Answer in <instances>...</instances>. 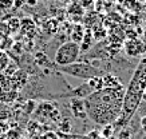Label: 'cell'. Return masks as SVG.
<instances>
[{
  "label": "cell",
  "mask_w": 146,
  "mask_h": 139,
  "mask_svg": "<svg viewBox=\"0 0 146 139\" xmlns=\"http://www.w3.org/2000/svg\"><path fill=\"white\" fill-rule=\"evenodd\" d=\"M125 90L122 87L102 88L94 91L83 99L87 117L97 125H113L118 121L122 111Z\"/></svg>",
  "instance_id": "1"
},
{
  "label": "cell",
  "mask_w": 146,
  "mask_h": 139,
  "mask_svg": "<svg viewBox=\"0 0 146 139\" xmlns=\"http://www.w3.org/2000/svg\"><path fill=\"white\" fill-rule=\"evenodd\" d=\"M146 90V58L142 59L139 64L137 66L135 71L129 80L127 88L125 90L123 96V104H122V111L121 117L118 121L115 122V125L123 128L129 122L133 119L134 114L137 112L138 107L141 106L143 94Z\"/></svg>",
  "instance_id": "2"
},
{
  "label": "cell",
  "mask_w": 146,
  "mask_h": 139,
  "mask_svg": "<svg viewBox=\"0 0 146 139\" xmlns=\"http://www.w3.org/2000/svg\"><path fill=\"white\" fill-rule=\"evenodd\" d=\"M58 70L66 75H70V76L76 78V79H82L84 82H87L94 76L103 75V72L99 68L89 62H75L68 64V66H64V67H58Z\"/></svg>",
  "instance_id": "3"
},
{
  "label": "cell",
  "mask_w": 146,
  "mask_h": 139,
  "mask_svg": "<svg viewBox=\"0 0 146 139\" xmlns=\"http://www.w3.org/2000/svg\"><path fill=\"white\" fill-rule=\"evenodd\" d=\"M80 56L79 43L72 40H67L59 45L54 54V62L56 67H64L71 63L78 62Z\"/></svg>",
  "instance_id": "4"
},
{
  "label": "cell",
  "mask_w": 146,
  "mask_h": 139,
  "mask_svg": "<svg viewBox=\"0 0 146 139\" xmlns=\"http://www.w3.org/2000/svg\"><path fill=\"white\" fill-rule=\"evenodd\" d=\"M125 52L129 56H141L146 52V43L138 39H130L125 43Z\"/></svg>",
  "instance_id": "5"
},
{
  "label": "cell",
  "mask_w": 146,
  "mask_h": 139,
  "mask_svg": "<svg viewBox=\"0 0 146 139\" xmlns=\"http://www.w3.org/2000/svg\"><path fill=\"white\" fill-rule=\"evenodd\" d=\"M35 31H36L35 22H34L31 18L27 16V18L20 19V34H22L24 38L32 39V36L35 35Z\"/></svg>",
  "instance_id": "6"
},
{
  "label": "cell",
  "mask_w": 146,
  "mask_h": 139,
  "mask_svg": "<svg viewBox=\"0 0 146 139\" xmlns=\"http://www.w3.org/2000/svg\"><path fill=\"white\" fill-rule=\"evenodd\" d=\"M91 92H94L93 88L89 86V83L86 82V83H83V84L78 86L76 88H74V90H71L70 92H67L66 96H74V98H79V99H86L87 96H89Z\"/></svg>",
  "instance_id": "7"
},
{
  "label": "cell",
  "mask_w": 146,
  "mask_h": 139,
  "mask_svg": "<svg viewBox=\"0 0 146 139\" xmlns=\"http://www.w3.org/2000/svg\"><path fill=\"white\" fill-rule=\"evenodd\" d=\"M71 110L74 112V115L79 119H84L87 118V114H86V110H84V102L83 99L75 98L71 100Z\"/></svg>",
  "instance_id": "8"
},
{
  "label": "cell",
  "mask_w": 146,
  "mask_h": 139,
  "mask_svg": "<svg viewBox=\"0 0 146 139\" xmlns=\"http://www.w3.org/2000/svg\"><path fill=\"white\" fill-rule=\"evenodd\" d=\"M11 82L12 84L15 86V88H20V87H24L26 83L28 82V75H27L26 71H22V70H18V71L11 76Z\"/></svg>",
  "instance_id": "9"
},
{
  "label": "cell",
  "mask_w": 146,
  "mask_h": 139,
  "mask_svg": "<svg viewBox=\"0 0 146 139\" xmlns=\"http://www.w3.org/2000/svg\"><path fill=\"white\" fill-rule=\"evenodd\" d=\"M103 88H115V87H122V83L114 74H103Z\"/></svg>",
  "instance_id": "10"
},
{
  "label": "cell",
  "mask_w": 146,
  "mask_h": 139,
  "mask_svg": "<svg viewBox=\"0 0 146 139\" xmlns=\"http://www.w3.org/2000/svg\"><path fill=\"white\" fill-rule=\"evenodd\" d=\"M11 63V59H9V55L7 54V51H3L0 49V72H3L7 70V67L9 66Z\"/></svg>",
  "instance_id": "11"
},
{
  "label": "cell",
  "mask_w": 146,
  "mask_h": 139,
  "mask_svg": "<svg viewBox=\"0 0 146 139\" xmlns=\"http://www.w3.org/2000/svg\"><path fill=\"white\" fill-rule=\"evenodd\" d=\"M7 24H8V28H9V32L11 34H16V32H20V19L18 18H9L8 20H5Z\"/></svg>",
  "instance_id": "12"
},
{
  "label": "cell",
  "mask_w": 146,
  "mask_h": 139,
  "mask_svg": "<svg viewBox=\"0 0 146 139\" xmlns=\"http://www.w3.org/2000/svg\"><path fill=\"white\" fill-rule=\"evenodd\" d=\"M13 40L11 39V36H3L0 38V49L3 51H8L9 48H12Z\"/></svg>",
  "instance_id": "13"
},
{
  "label": "cell",
  "mask_w": 146,
  "mask_h": 139,
  "mask_svg": "<svg viewBox=\"0 0 146 139\" xmlns=\"http://www.w3.org/2000/svg\"><path fill=\"white\" fill-rule=\"evenodd\" d=\"M114 131H115L114 125H105L101 134H102V136H103L105 139H110L111 136L114 135Z\"/></svg>",
  "instance_id": "14"
},
{
  "label": "cell",
  "mask_w": 146,
  "mask_h": 139,
  "mask_svg": "<svg viewBox=\"0 0 146 139\" xmlns=\"http://www.w3.org/2000/svg\"><path fill=\"white\" fill-rule=\"evenodd\" d=\"M15 0H0V11L3 12H8L13 9Z\"/></svg>",
  "instance_id": "15"
},
{
  "label": "cell",
  "mask_w": 146,
  "mask_h": 139,
  "mask_svg": "<svg viewBox=\"0 0 146 139\" xmlns=\"http://www.w3.org/2000/svg\"><path fill=\"white\" fill-rule=\"evenodd\" d=\"M48 58H47V55L43 54V52H38L35 56V63L38 66H47L46 63H48Z\"/></svg>",
  "instance_id": "16"
},
{
  "label": "cell",
  "mask_w": 146,
  "mask_h": 139,
  "mask_svg": "<svg viewBox=\"0 0 146 139\" xmlns=\"http://www.w3.org/2000/svg\"><path fill=\"white\" fill-rule=\"evenodd\" d=\"M3 36H11V32H9L8 24L5 20H0V38Z\"/></svg>",
  "instance_id": "17"
},
{
  "label": "cell",
  "mask_w": 146,
  "mask_h": 139,
  "mask_svg": "<svg viewBox=\"0 0 146 139\" xmlns=\"http://www.w3.org/2000/svg\"><path fill=\"white\" fill-rule=\"evenodd\" d=\"M44 27L50 34H55V31H56V28H58V22L55 19H51V20H48V22L46 23Z\"/></svg>",
  "instance_id": "18"
},
{
  "label": "cell",
  "mask_w": 146,
  "mask_h": 139,
  "mask_svg": "<svg viewBox=\"0 0 146 139\" xmlns=\"http://www.w3.org/2000/svg\"><path fill=\"white\" fill-rule=\"evenodd\" d=\"M5 138L7 139H22V136H20V134H19V131L9 130L8 132H7V135H5Z\"/></svg>",
  "instance_id": "19"
},
{
  "label": "cell",
  "mask_w": 146,
  "mask_h": 139,
  "mask_svg": "<svg viewBox=\"0 0 146 139\" xmlns=\"http://www.w3.org/2000/svg\"><path fill=\"white\" fill-rule=\"evenodd\" d=\"M139 126H141V130L143 131V134L146 135V115H143L139 119Z\"/></svg>",
  "instance_id": "20"
},
{
  "label": "cell",
  "mask_w": 146,
  "mask_h": 139,
  "mask_svg": "<svg viewBox=\"0 0 146 139\" xmlns=\"http://www.w3.org/2000/svg\"><path fill=\"white\" fill-rule=\"evenodd\" d=\"M26 4V0H15V4H13V9H19L22 5Z\"/></svg>",
  "instance_id": "21"
},
{
  "label": "cell",
  "mask_w": 146,
  "mask_h": 139,
  "mask_svg": "<svg viewBox=\"0 0 146 139\" xmlns=\"http://www.w3.org/2000/svg\"><path fill=\"white\" fill-rule=\"evenodd\" d=\"M43 139H59L58 138V135L56 134H54V132H47V134H44L43 135Z\"/></svg>",
  "instance_id": "22"
},
{
  "label": "cell",
  "mask_w": 146,
  "mask_h": 139,
  "mask_svg": "<svg viewBox=\"0 0 146 139\" xmlns=\"http://www.w3.org/2000/svg\"><path fill=\"white\" fill-rule=\"evenodd\" d=\"M26 4L30 7H35L38 4V0H26Z\"/></svg>",
  "instance_id": "23"
},
{
  "label": "cell",
  "mask_w": 146,
  "mask_h": 139,
  "mask_svg": "<svg viewBox=\"0 0 146 139\" xmlns=\"http://www.w3.org/2000/svg\"><path fill=\"white\" fill-rule=\"evenodd\" d=\"M42 1H54V0H42Z\"/></svg>",
  "instance_id": "24"
},
{
  "label": "cell",
  "mask_w": 146,
  "mask_h": 139,
  "mask_svg": "<svg viewBox=\"0 0 146 139\" xmlns=\"http://www.w3.org/2000/svg\"><path fill=\"white\" fill-rule=\"evenodd\" d=\"M145 139H146V135H145Z\"/></svg>",
  "instance_id": "25"
}]
</instances>
